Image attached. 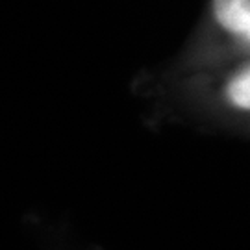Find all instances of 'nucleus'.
<instances>
[{
	"mask_svg": "<svg viewBox=\"0 0 250 250\" xmlns=\"http://www.w3.org/2000/svg\"><path fill=\"white\" fill-rule=\"evenodd\" d=\"M217 21L235 36L250 37V0H215Z\"/></svg>",
	"mask_w": 250,
	"mask_h": 250,
	"instance_id": "nucleus-1",
	"label": "nucleus"
},
{
	"mask_svg": "<svg viewBox=\"0 0 250 250\" xmlns=\"http://www.w3.org/2000/svg\"><path fill=\"white\" fill-rule=\"evenodd\" d=\"M249 69L245 67V71L235 74V78L228 85V97L241 109H249Z\"/></svg>",
	"mask_w": 250,
	"mask_h": 250,
	"instance_id": "nucleus-2",
	"label": "nucleus"
}]
</instances>
